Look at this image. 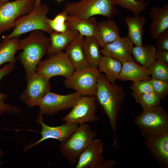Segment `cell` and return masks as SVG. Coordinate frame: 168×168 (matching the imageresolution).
<instances>
[{"label": "cell", "mask_w": 168, "mask_h": 168, "mask_svg": "<svg viewBox=\"0 0 168 168\" xmlns=\"http://www.w3.org/2000/svg\"><path fill=\"white\" fill-rule=\"evenodd\" d=\"M34 0H15L0 6V35L14 27L16 20L33 8Z\"/></svg>", "instance_id": "obj_11"}, {"label": "cell", "mask_w": 168, "mask_h": 168, "mask_svg": "<svg viewBox=\"0 0 168 168\" xmlns=\"http://www.w3.org/2000/svg\"><path fill=\"white\" fill-rule=\"evenodd\" d=\"M25 79L27 82V86L20 99L28 107L38 106L42 99L51 89L50 79L36 72Z\"/></svg>", "instance_id": "obj_9"}, {"label": "cell", "mask_w": 168, "mask_h": 168, "mask_svg": "<svg viewBox=\"0 0 168 168\" xmlns=\"http://www.w3.org/2000/svg\"><path fill=\"white\" fill-rule=\"evenodd\" d=\"M124 21L128 28L127 35L133 44L136 46H143V27L147 21L145 16L140 15L126 16Z\"/></svg>", "instance_id": "obj_22"}, {"label": "cell", "mask_w": 168, "mask_h": 168, "mask_svg": "<svg viewBox=\"0 0 168 168\" xmlns=\"http://www.w3.org/2000/svg\"><path fill=\"white\" fill-rule=\"evenodd\" d=\"M152 20L149 26V32L152 38L156 40L162 33L168 29V4L162 7H152L149 12Z\"/></svg>", "instance_id": "obj_19"}, {"label": "cell", "mask_w": 168, "mask_h": 168, "mask_svg": "<svg viewBox=\"0 0 168 168\" xmlns=\"http://www.w3.org/2000/svg\"><path fill=\"white\" fill-rule=\"evenodd\" d=\"M68 15L62 12L57 14L53 19L48 18L49 25L53 31L63 33L68 30L66 24Z\"/></svg>", "instance_id": "obj_32"}, {"label": "cell", "mask_w": 168, "mask_h": 168, "mask_svg": "<svg viewBox=\"0 0 168 168\" xmlns=\"http://www.w3.org/2000/svg\"><path fill=\"white\" fill-rule=\"evenodd\" d=\"M66 22L68 29L77 31L85 37L93 36L97 23L94 17L84 19L68 15Z\"/></svg>", "instance_id": "obj_23"}, {"label": "cell", "mask_w": 168, "mask_h": 168, "mask_svg": "<svg viewBox=\"0 0 168 168\" xmlns=\"http://www.w3.org/2000/svg\"><path fill=\"white\" fill-rule=\"evenodd\" d=\"M43 114L39 111V115L36 123L40 124L42 127L40 132L41 138L36 142L27 145L24 148L25 151L39 143L49 138L55 139L61 143H64L70 136L78 128V124H75L65 123L56 127H52L45 124L43 121Z\"/></svg>", "instance_id": "obj_13"}, {"label": "cell", "mask_w": 168, "mask_h": 168, "mask_svg": "<svg viewBox=\"0 0 168 168\" xmlns=\"http://www.w3.org/2000/svg\"><path fill=\"white\" fill-rule=\"evenodd\" d=\"M152 78L168 82V64L166 62L156 60L148 69Z\"/></svg>", "instance_id": "obj_30"}, {"label": "cell", "mask_w": 168, "mask_h": 168, "mask_svg": "<svg viewBox=\"0 0 168 168\" xmlns=\"http://www.w3.org/2000/svg\"><path fill=\"white\" fill-rule=\"evenodd\" d=\"M61 120L64 123L81 124L95 123L99 120L97 103L95 96H82Z\"/></svg>", "instance_id": "obj_7"}, {"label": "cell", "mask_w": 168, "mask_h": 168, "mask_svg": "<svg viewBox=\"0 0 168 168\" xmlns=\"http://www.w3.org/2000/svg\"><path fill=\"white\" fill-rule=\"evenodd\" d=\"M82 96L77 91L61 95L49 92L40 101L39 111L51 115L63 110L72 108Z\"/></svg>", "instance_id": "obj_12"}, {"label": "cell", "mask_w": 168, "mask_h": 168, "mask_svg": "<svg viewBox=\"0 0 168 168\" xmlns=\"http://www.w3.org/2000/svg\"><path fill=\"white\" fill-rule=\"evenodd\" d=\"M116 164V162L114 160H105L101 163L100 168H113Z\"/></svg>", "instance_id": "obj_37"}, {"label": "cell", "mask_w": 168, "mask_h": 168, "mask_svg": "<svg viewBox=\"0 0 168 168\" xmlns=\"http://www.w3.org/2000/svg\"><path fill=\"white\" fill-rule=\"evenodd\" d=\"M34 0L35 1H36V0Z\"/></svg>", "instance_id": "obj_43"}, {"label": "cell", "mask_w": 168, "mask_h": 168, "mask_svg": "<svg viewBox=\"0 0 168 168\" xmlns=\"http://www.w3.org/2000/svg\"><path fill=\"white\" fill-rule=\"evenodd\" d=\"M122 68L117 80H130L134 82L141 80H150L149 70L133 61L122 63Z\"/></svg>", "instance_id": "obj_20"}, {"label": "cell", "mask_w": 168, "mask_h": 168, "mask_svg": "<svg viewBox=\"0 0 168 168\" xmlns=\"http://www.w3.org/2000/svg\"><path fill=\"white\" fill-rule=\"evenodd\" d=\"M44 32L35 30L30 32L26 37L20 40L19 50L21 49L17 59L23 66L27 78L36 73V70L42 58L47 54L50 39Z\"/></svg>", "instance_id": "obj_2"}, {"label": "cell", "mask_w": 168, "mask_h": 168, "mask_svg": "<svg viewBox=\"0 0 168 168\" xmlns=\"http://www.w3.org/2000/svg\"><path fill=\"white\" fill-rule=\"evenodd\" d=\"M1 165V164L0 163V165Z\"/></svg>", "instance_id": "obj_44"}, {"label": "cell", "mask_w": 168, "mask_h": 168, "mask_svg": "<svg viewBox=\"0 0 168 168\" xmlns=\"http://www.w3.org/2000/svg\"><path fill=\"white\" fill-rule=\"evenodd\" d=\"M100 47L94 36L85 37L83 43V51L86 59L91 68H98L102 57Z\"/></svg>", "instance_id": "obj_24"}, {"label": "cell", "mask_w": 168, "mask_h": 168, "mask_svg": "<svg viewBox=\"0 0 168 168\" xmlns=\"http://www.w3.org/2000/svg\"><path fill=\"white\" fill-rule=\"evenodd\" d=\"M85 36L79 33L70 43L65 52L75 70L82 71L91 68L85 58L83 49Z\"/></svg>", "instance_id": "obj_17"}, {"label": "cell", "mask_w": 168, "mask_h": 168, "mask_svg": "<svg viewBox=\"0 0 168 168\" xmlns=\"http://www.w3.org/2000/svg\"><path fill=\"white\" fill-rule=\"evenodd\" d=\"M132 53L135 60L147 69L156 60L157 51L151 44L133 47Z\"/></svg>", "instance_id": "obj_26"}, {"label": "cell", "mask_w": 168, "mask_h": 168, "mask_svg": "<svg viewBox=\"0 0 168 168\" xmlns=\"http://www.w3.org/2000/svg\"><path fill=\"white\" fill-rule=\"evenodd\" d=\"M145 144L161 167L168 168V133L159 134L146 139Z\"/></svg>", "instance_id": "obj_16"}, {"label": "cell", "mask_w": 168, "mask_h": 168, "mask_svg": "<svg viewBox=\"0 0 168 168\" xmlns=\"http://www.w3.org/2000/svg\"><path fill=\"white\" fill-rule=\"evenodd\" d=\"M143 109L154 107L160 105L161 97L154 91L133 96Z\"/></svg>", "instance_id": "obj_29"}, {"label": "cell", "mask_w": 168, "mask_h": 168, "mask_svg": "<svg viewBox=\"0 0 168 168\" xmlns=\"http://www.w3.org/2000/svg\"><path fill=\"white\" fill-rule=\"evenodd\" d=\"M150 80H141L133 82L130 87L133 91L132 96L153 91Z\"/></svg>", "instance_id": "obj_33"}, {"label": "cell", "mask_w": 168, "mask_h": 168, "mask_svg": "<svg viewBox=\"0 0 168 168\" xmlns=\"http://www.w3.org/2000/svg\"><path fill=\"white\" fill-rule=\"evenodd\" d=\"M103 143L98 138L94 139L80 155L76 168H100L105 159L102 156Z\"/></svg>", "instance_id": "obj_15"}, {"label": "cell", "mask_w": 168, "mask_h": 168, "mask_svg": "<svg viewBox=\"0 0 168 168\" xmlns=\"http://www.w3.org/2000/svg\"><path fill=\"white\" fill-rule=\"evenodd\" d=\"M49 11L46 4L35 5L29 13L20 16L16 20L12 31L4 39L19 37L26 33L35 30H41L50 34L53 31L49 26L47 15Z\"/></svg>", "instance_id": "obj_4"}, {"label": "cell", "mask_w": 168, "mask_h": 168, "mask_svg": "<svg viewBox=\"0 0 168 168\" xmlns=\"http://www.w3.org/2000/svg\"><path fill=\"white\" fill-rule=\"evenodd\" d=\"M122 63L112 57L102 56L98 66L100 72H103L110 83L115 82L117 80L122 68Z\"/></svg>", "instance_id": "obj_25"}, {"label": "cell", "mask_w": 168, "mask_h": 168, "mask_svg": "<svg viewBox=\"0 0 168 168\" xmlns=\"http://www.w3.org/2000/svg\"><path fill=\"white\" fill-rule=\"evenodd\" d=\"M9 0H0V6L2 4L7 2Z\"/></svg>", "instance_id": "obj_40"}, {"label": "cell", "mask_w": 168, "mask_h": 168, "mask_svg": "<svg viewBox=\"0 0 168 168\" xmlns=\"http://www.w3.org/2000/svg\"><path fill=\"white\" fill-rule=\"evenodd\" d=\"M93 36L100 47L102 48L120 37L119 29L114 20L103 21L97 23Z\"/></svg>", "instance_id": "obj_18"}, {"label": "cell", "mask_w": 168, "mask_h": 168, "mask_svg": "<svg viewBox=\"0 0 168 168\" xmlns=\"http://www.w3.org/2000/svg\"><path fill=\"white\" fill-rule=\"evenodd\" d=\"M97 135L88 124H80L66 142L61 144L60 152L71 165L77 164L82 153Z\"/></svg>", "instance_id": "obj_6"}, {"label": "cell", "mask_w": 168, "mask_h": 168, "mask_svg": "<svg viewBox=\"0 0 168 168\" xmlns=\"http://www.w3.org/2000/svg\"><path fill=\"white\" fill-rule=\"evenodd\" d=\"M133 43L128 36L119 38L104 46L101 54L122 63L135 61L132 51Z\"/></svg>", "instance_id": "obj_14"}, {"label": "cell", "mask_w": 168, "mask_h": 168, "mask_svg": "<svg viewBox=\"0 0 168 168\" xmlns=\"http://www.w3.org/2000/svg\"><path fill=\"white\" fill-rule=\"evenodd\" d=\"M116 5L113 0H81L66 3L62 12L68 15L82 19L100 15L111 19L120 13Z\"/></svg>", "instance_id": "obj_3"}, {"label": "cell", "mask_w": 168, "mask_h": 168, "mask_svg": "<svg viewBox=\"0 0 168 168\" xmlns=\"http://www.w3.org/2000/svg\"><path fill=\"white\" fill-rule=\"evenodd\" d=\"M151 0H149L148 1V2H147V3H148V2H149Z\"/></svg>", "instance_id": "obj_42"}, {"label": "cell", "mask_w": 168, "mask_h": 168, "mask_svg": "<svg viewBox=\"0 0 168 168\" xmlns=\"http://www.w3.org/2000/svg\"><path fill=\"white\" fill-rule=\"evenodd\" d=\"M78 33L77 31L68 29L63 33L52 32L50 34V42L47 52L48 55L63 52Z\"/></svg>", "instance_id": "obj_21"}, {"label": "cell", "mask_w": 168, "mask_h": 168, "mask_svg": "<svg viewBox=\"0 0 168 168\" xmlns=\"http://www.w3.org/2000/svg\"><path fill=\"white\" fill-rule=\"evenodd\" d=\"M98 68H90L82 71H76L63 81L66 88L75 90L82 96H95L98 75Z\"/></svg>", "instance_id": "obj_8"}, {"label": "cell", "mask_w": 168, "mask_h": 168, "mask_svg": "<svg viewBox=\"0 0 168 168\" xmlns=\"http://www.w3.org/2000/svg\"><path fill=\"white\" fill-rule=\"evenodd\" d=\"M156 40V46L157 49L168 51V30L160 34Z\"/></svg>", "instance_id": "obj_35"}, {"label": "cell", "mask_w": 168, "mask_h": 168, "mask_svg": "<svg viewBox=\"0 0 168 168\" xmlns=\"http://www.w3.org/2000/svg\"><path fill=\"white\" fill-rule=\"evenodd\" d=\"M116 5L133 12L134 15H140L146 8L147 3L144 0H113Z\"/></svg>", "instance_id": "obj_31"}, {"label": "cell", "mask_w": 168, "mask_h": 168, "mask_svg": "<svg viewBox=\"0 0 168 168\" xmlns=\"http://www.w3.org/2000/svg\"><path fill=\"white\" fill-rule=\"evenodd\" d=\"M58 2V3H59L60 2L63 1L64 0H56Z\"/></svg>", "instance_id": "obj_41"}, {"label": "cell", "mask_w": 168, "mask_h": 168, "mask_svg": "<svg viewBox=\"0 0 168 168\" xmlns=\"http://www.w3.org/2000/svg\"><path fill=\"white\" fill-rule=\"evenodd\" d=\"M75 71L67 55L63 51L48 56L46 59L41 61L37 66L36 72L50 79L57 76L68 77Z\"/></svg>", "instance_id": "obj_10"}, {"label": "cell", "mask_w": 168, "mask_h": 168, "mask_svg": "<svg viewBox=\"0 0 168 168\" xmlns=\"http://www.w3.org/2000/svg\"><path fill=\"white\" fill-rule=\"evenodd\" d=\"M41 0H36V1L35 2L34 4L35 5H38V4H40L41 3Z\"/></svg>", "instance_id": "obj_39"}, {"label": "cell", "mask_w": 168, "mask_h": 168, "mask_svg": "<svg viewBox=\"0 0 168 168\" xmlns=\"http://www.w3.org/2000/svg\"><path fill=\"white\" fill-rule=\"evenodd\" d=\"M3 154V152L2 151V150L0 149V163L1 164H2V162L1 161V158L2 157V156Z\"/></svg>", "instance_id": "obj_38"}, {"label": "cell", "mask_w": 168, "mask_h": 168, "mask_svg": "<svg viewBox=\"0 0 168 168\" xmlns=\"http://www.w3.org/2000/svg\"><path fill=\"white\" fill-rule=\"evenodd\" d=\"M19 40L18 37L3 39L0 45V65L7 62L15 63V55L19 50Z\"/></svg>", "instance_id": "obj_27"}, {"label": "cell", "mask_w": 168, "mask_h": 168, "mask_svg": "<svg viewBox=\"0 0 168 168\" xmlns=\"http://www.w3.org/2000/svg\"><path fill=\"white\" fill-rule=\"evenodd\" d=\"M151 81L153 91L161 98L164 99L168 94V82L152 78Z\"/></svg>", "instance_id": "obj_34"}, {"label": "cell", "mask_w": 168, "mask_h": 168, "mask_svg": "<svg viewBox=\"0 0 168 168\" xmlns=\"http://www.w3.org/2000/svg\"><path fill=\"white\" fill-rule=\"evenodd\" d=\"M97 102L108 116L114 135V149L119 147L117 133V118L125 96L123 87L115 82H109L105 75L99 72L95 96Z\"/></svg>", "instance_id": "obj_1"}, {"label": "cell", "mask_w": 168, "mask_h": 168, "mask_svg": "<svg viewBox=\"0 0 168 168\" xmlns=\"http://www.w3.org/2000/svg\"><path fill=\"white\" fill-rule=\"evenodd\" d=\"M15 67V64L8 63L0 68V81L5 76H7L12 72ZM7 98L5 94L0 92V116L5 114H19L21 109L14 105L6 104L4 100Z\"/></svg>", "instance_id": "obj_28"}, {"label": "cell", "mask_w": 168, "mask_h": 168, "mask_svg": "<svg viewBox=\"0 0 168 168\" xmlns=\"http://www.w3.org/2000/svg\"><path fill=\"white\" fill-rule=\"evenodd\" d=\"M133 123L146 139L156 134L168 133V113L160 105L143 109L136 117Z\"/></svg>", "instance_id": "obj_5"}, {"label": "cell", "mask_w": 168, "mask_h": 168, "mask_svg": "<svg viewBox=\"0 0 168 168\" xmlns=\"http://www.w3.org/2000/svg\"><path fill=\"white\" fill-rule=\"evenodd\" d=\"M156 51V59L168 63V51L161 49Z\"/></svg>", "instance_id": "obj_36"}]
</instances>
